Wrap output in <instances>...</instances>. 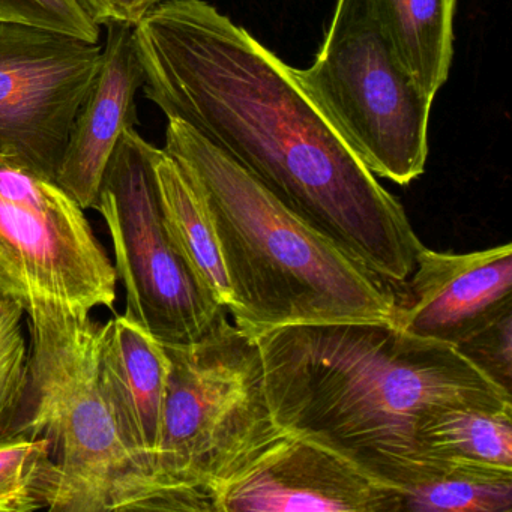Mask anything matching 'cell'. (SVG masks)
I'll return each instance as SVG.
<instances>
[{"instance_id": "cell-1", "label": "cell", "mask_w": 512, "mask_h": 512, "mask_svg": "<svg viewBox=\"0 0 512 512\" xmlns=\"http://www.w3.org/2000/svg\"><path fill=\"white\" fill-rule=\"evenodd\" d=\"M143 92L290 211L394 287L422 242L302 91L293 68L205 0H164L134 26Z\"/></svg>"}, {"instance_id": "cell-2", "label": "cell", "mask_w": 512, "mask_h": 512, "mask_svg": "<svg viewBox=\"0 0 512 512\" xmlns=\"http://www.w3.org/2000/svg\"><path fill=\"white\" fill-rule=\"evenodd\" d=\"M254 343L275 425L320 440L400 493L448 461L422 443L431 413L512 410L511 389L458 347L395 323L284 326Z\"/></svg>"}, {"instance_id": "cell-3", "label": "cell", "mask_w": 512, "mask_h": 512, "mask_svg": "<svg viewBox=\"0 0 512 512\" xmlns=\"http://www.w3.org/2000/svg\"><path fill=\"white\" fill-rule=\"evenodd\" d=\"M164 151L199 191L250 338L293 325L395 323L397 287L290 211L196 131L169 119Z\"/></svg>"}, {"instance_id": "cell-4", "label": "cell", "mask_w": 512, "mask_h": 512, "mask_svg": "<svg viewBox=\"0 0 512 512\" xmlns=\"http://www.w3.org/2000/svg\"><path fill=\"white\" fill-rule=\"evenodd\" d=\"M29 382L14 434L49 440L59 482L50 511H214L128 448L98 376L101 323L52 301L26 305Z\"/></svg>"}, {"instance_id": "cell-5", "label": "cell", "mask_w": 512, "mask_h": 512, "mask_svg": "<svg viewBox=\"0 0 512 512\" xmlns=\"http://www.w3.org/2000/svg\"><path fill=\"white\" fill-rule=\"evenodd\" d=\"M163 346L169 377L158 473L215 511L218 490L286 431L269 412L256 343L226 310L199 340Z\"/></svg>"}, {"instance_id": "cell-6", "label": "cell", "mask_w": 512, "mask_h": 512, "mask_svg": "<svg viewBox=\"0 0 512 512\" xmlns=\"http://www.w3.org/2000/svg\"><path fill=\"white\" fill-rule=\"evenodd\" d=\"M293 74L374 176L409 185L424 173L434 98L398 64L368 0H337L316 59Z\"/></svg>"}, {"instance_id": "cell-7", "label": "cell", "mask_w": 512, "mask_h": 512, "mask_svg": "<svg viewBox=\"0 0 512 512\" xmlns=\"http://www.w3.org/2000/svg\"><path fill=\"white\" fill-rule=\"evenodd\" d=\"M160 149L125 128L107 163L95 209L113 241L125 316L161 344H188L214 326L220 307L197 283L164 224L155 158Z\"/></svg>"}, {"instance_id": "cell-8", "label": "cell", "mask_w": 512, "mask_h": 512, "mask_svg": "<svg viewBox=\"0 0 512 512\" xmlns=\"http://www.w3.org/2000/svg\"><path fill=\"white\" fill-rule=\"evenodd\" d=\"M118 274L85 209L53 179L0 154V295L112 308Z\"/></svg>"}, {"instance_id": "cell-9", "label": "cell", "mask_w": 512, "mask_h": 512, "mask_svg": "<svg viewBox=\"0 0 512 512\" xmlns=\"http://www.w3.org/2000/svg\"><path fill=\"white\" fill-rule=\"evenodd\" d=\"M101 50L44 29L0 25V154L58 181Z\"/></svg>"}, {"instance_id": "cell-10", "label": "cell", "mask_w": 512, "mask_h": 512, "mask_svg": "<svg viewBox=\"0 0 512 512\" xmlns=\"http://www.w3.org/2000/svg\"><path fill=\"white\" fill-rule=\"evenodd\" d=\"M215 511L403 512V497L320 440L284 433L218 490Z\"/></svg>"}, {"instance_id": "cell-11", "label": "cell", "mask_w": 512, "mask_h": 512, "mask_svg": "<svg viewBox=\"0 0 512 512\" xmlns=\"http://www.w3.org/2000/svg\"><path fill=\"white\" fill-rule=\"evenodd\" d=\"M398 295L395 325L416 337L463 350L512 316V245L440 253L422 245Z\"/></svg>"}, {"instance_id": "cell-12", "label": "cell", "mask_w": 512, "mask_h": 512, "mask_svg": "<svg viewBox=\"0 0 512 512\" xmlns=\"http://www.w3.org/2000/svg\"><path fill=\"white\" fill-rule=\"evenodd\" d=\"M106 28L100 70L74 119L56 181L85 211L97 206L107 163L125 128L136 127L137 92L145 85L133 26Z\"/></svg>"}, {"instance_id": "cell-13", "label": "cell", "mask_w": 512, "mask_h": 512, "mask_svg": "<svg viewBox=\"0 0 512 512\" xmlns=\"http://www.w3.org/2000/svg\"><path fill=\"white\" fill-rule=\"evenodd\" d=\"M97 361L104 395L125 443L161 478L157 455L169 377V358L163 344L121 314L101 326Z\"/></svg>"}, {"instance_id": "cell-14", "label": "cell", "mask_w": 512, "mask_h": 512, "mask_svg": "<svg viewBox=\"0 0 512 512\" xmlns=\"http://www.w3.org/2000/svg\"><path fill=\"white\" fill-rule=\"evenodd\" d=\"M398 64L431 98L454 58L457 0H368Z\"/></svg>"}, {"instance_id": "cell-15", "label": "cell", "mask_w": 512, "mask_h": 512, "mask_svg": "<svg viewBox=\"0 0 512 512\" xmlns=\"http://www.w3.org/2000/svg\"><path fill=\"white\" fill-rule=\"evenodd\" d=\"M161 212L167 233L199 286L229 308L232 289L205 202L178 161L160 149L155 158Z\"/></svg>"}, {"instance_id": "cell-16", "label": "cell", "mask_w": 512, "mask_h": 512, "mask_svg": "<svg viewBox=\"0 0 512 512\" xmlns=\"http://www.w3.org/2000/svg\"><path fill=\"white\" fill-rule=\"evenodd\" d=\"M403 511L511 512L512 469L449 458L401 490Z\"/></svg>"}, {"instance_id": "cell-17", "label": "cell", "mask_w": 512, "mask_h": 512, "mask_svg": "<svg viewBox=\"0 0 512 512\" xmlns=\"http://www.w3.org/2000/svg\"><path fill=\"white\" fill-rule=\"evenodd\" d=\"M419 434L440 457L512 469V410L445 407L424 419Z\"/></svg>"}, {"instance_id": "cell-18", "label": "cell", "mask_w": 512, "mask_h": 512, "mask_svg": "<svg viewBox=\"0 0 512 512\" xmlns=\"http://www.w3.org/2000/svg\"><path fill=\"white\" fill-rule=\"evenodd\" d=\"M58 482L49 440L22 433L0 439V512L52 508Z\"/></svg>"}, {"instance_id": "cell-19", "label": "cell", "mask_w": 512, "mask_h": 512, "mask_svg": "<svg viewBox=\"0 0 512 512\" xmlns=\"http://www.w3.org/2000/svg\"><path fill=\"white\" fill-rule=\"evenodd\" d=\"M25 310L0 295V439L14 434L29 382V350L23 334Z\"/></svg>"}, {"instance_id": "cell-20", "label": "cell", "mask_w": 512, "mask_h": 512, "mask_svg": "<svg viewBox=\"0 0 512 512\" xmlns=\"http://www.w3.org/2000/svg\"><path fill=\"white\" fill-rule=\"evenodd\" d=\"M0 25H23L100 44V28L76 0H0Z\"/></svg>"}, {"instance_id": "cell-21", "label": "cell", "mask_w": 512, "mask_h": 512, "mask_svg": "<svg viewBox=\"0 0 512 512\" xmlns=\"http://www.w3.org/2000/svg\"><path fill=\"white\" fill-rule=\"evenodd\" d=\"M92 23L100 28L110 23L136 26L161 0H76Z\"/></svg>"}]
</instances>
